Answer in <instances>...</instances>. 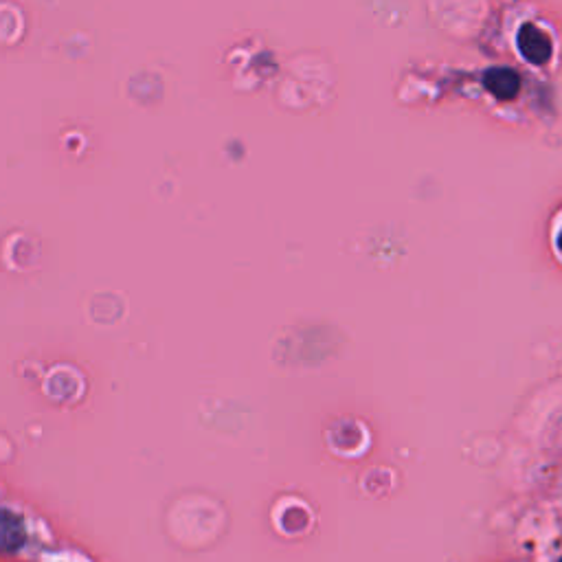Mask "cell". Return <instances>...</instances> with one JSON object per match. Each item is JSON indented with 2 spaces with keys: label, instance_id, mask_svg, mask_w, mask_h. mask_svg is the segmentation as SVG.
<instances>
[{
  "label": "cell",
  "instance_id": "3",
  "mask_svg": "<svg viewBox=\"0 0 562 562\" xmlns=\"http://www.w3.org/2000/svg\"><path fill=\"white\" fill-rule=\"evenodd\" d=\"M27 541L25 523L18 514L0 510V552H18Z\"/></svg>",
  "mask_w": 562,
  "mask_h": 562
},
{
  "label": "cell",
  "instance_id": "4",
  "mask_svg": "<svg viewBox=\"0 0 562 562\" xmlns=\"http://www.w3.org/2000/svg\"><path fill=\"white\" fill-rule=\"evenodd\" d=\"M556 242H558V251L562 253V231L558 233V240H556Z\"/></svg>",
  "mask_w": 562,
  "mask_h": 562
},
{
  "label": "cell",
  "instance_id": "1",
  "mask_svg": "<svg viewBox=\"0 0 562 562\" xmlns=\"http://www.w3.org/2000/svg\"><path fill=\"white\" fill-rule=\"evenodd\" d=\"M519 49L532 64H547L552 58V40L536 25H523L519 29Z\"/></svg>",
  "mask_w": 562,
  "mask_h": 562
},
{
  "label": "cell",
  "instance_id": "2",
  "mask_svg": "<svg viewBox=\"0 0 562 562\" xmlns=\"http://www.w3.org/2000/svg\"><path fill=\"white\" fill-rule=\"evenodd\" d=\"M483 86L501 101H512L521 91V77L512 69H490L483 75Z\"/></svg>",
  "mask_w": 562,
  "mask_h": 562
},
{
  "label": "cell",
  "instance_id": "5",
  "mask_svg": "<svg viewBox=\"0 0 562 562\" xmlns=\"http://www.w3.org/2000/svg\"><path fill=\"white\" fill-rule=\"evenodd\" d=\"M558 562H562V558H560V560H558Z\"/></svg>",
  "mask_w": 562,
  "mask_h": 562
}]
</instances>
